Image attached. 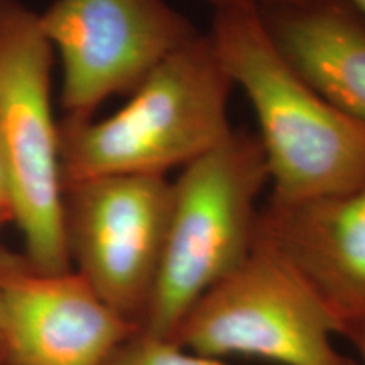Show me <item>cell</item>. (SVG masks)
Returning <instances> with one entry per match:
<instances>
[{"label":"cell","instance_id":"6da1fadb","mask_svg":"<svg viewBox=\"0 0 365 365\" xmlns=\"http://www.w3.org/2000/svg\"><path fill=\"white\" fill-rule=\"evenodd\" d=\"M208 36L257 117L271 203L307 202L365 182V120L340 110L299 75L259 9L215 11Z\"/></svg>","mask_w":365,"mask_h":365},{"label":"cell","instance_id":"52a82bcc","mask_svg":"<svg viewBox=\"0 0 365 365\" xmlns=\"http://www.w3.org/2000/svg\"><path fill=\"white\" fill-rule=\"evenodd\" d=\"M173 182L166 176H102L65 186L73 271L132 325H143L166 242Z\"/></svg>","mask_w":365,"mask_h":365},{"label":"cell","instance_id":"7c38bea8","mask_svg":"<svg viewBox=\"0 0 365 365\" xmlns=\"http://www.w3.org/2000/svg\"><path fill=\"white\" fill-rule=\"evenodd\" d=\"M212 6L215 11H225V9L235 7H252V9H272V7H291L304 6V4L319 2V0H203Z\"/></svg>","mask_w":365,"mask_h":365},{"label":"cell","instance_id":"9c48e42d","mask_svg":"<svg viewBox=\"0 0 365 365\" xmlns=\"http://www.w3.org/2000/svg\"><path fill=\"white\" fill-rule=\"evenodd\" d=\"M259 234L272 242L325 307L341 339L365 328V182L307 202L271 203Z\"/></svg>","mask_w":365,"mask_h":365},{"label":"cell","instance_id":"8fae6325","mask_svg":"<svg viewBox=\"0 0 365 365\" xmlns=\"http://www.w3.org/2000/svg\"><path fill=\"white\" fill-rule=\"evenodd\" d=\"M107 365H228L225 360L210 357L178 345L166 336L137 330L117 349Z\"/></svg>","mask_w":365,"mask_h":365},{"label":"cell","instance_id":"5bb4252c","mask_svg":"<svg viewBox=\"0 0 365 365\" xmlns=\"http://www.w3.org/2000/svg\"><path fill=\"white\" fill-rule=\"evenodd\" d=\"M352 345L357 350V364L365 365V328L359 333L357 339L352 341Z\"/></svg>","mask_w":365,"mask_h":365},{"label":"cell","instance_id":"ba28073f","mask_svg":"<svg viewBox=\"0 0 365 365\" xmlns=\"http://www.w3.org/2000/svg\"><path fill=\"white\" fill-rule=\"evenodd\" d=\"M4 365H107L139 327L108 307L78 272H43L0 254Z\"/></svg>","mask_w":365,"mask_h":365},{"label":"cell","instance_id":"9a60e30c","mask_svg":"<svg viewBox=\"0 0 365 365\" xmlns=\"http://www.w3.org/2000/svg\"><path fill=\"white\" fill-rule=\"evenodd\" d=\"M346 2H349L350 6L355 9V11L362 14L364 19H365V0H346Z\"/></svg>","mask_w":365,"mask_h":365},{"label":"cell","instance_id":"7a4b0ae2","mask_svg":"<svg viewBox=\"0 0 365 365\" xmlns=\"http://www.w3.org/2000/svg\"><path fill=\"white\" fill-rule=\"evenodd\" d=\"M232 81L210 36H196L140 81L112 115L59 122L63 182L120 175L166 176L232 135Z\"/></svg>","mask_w":365,"mask_h":365},{"label":"cell","instance_id":"277c9868","mask_svg":"<svg viewBox=\"0 0 365 365\" xmlns=\"http://www.w3.org/2000/svg\"><path fill=\"white\" fill-rule=\"evenodd\" d=\"M53 54L38 12L19 0H0V145L11 178V222L31 266L65 272L73 267L51 102Z\"/></svg>","mask_w":365,"mask_h":365},{"label":"cell","instance_id":"5b68a950","mask_svg":"<svg viewBox=\"0 0 365 365\" xmlns=\"http://www.w3.org/2000/svg\"><path fill=\"white\" fill-rule=\"evenodd\" d=\"M339 336L312 287L257 230L247 257L186 312L171 340L222 360L359 365L340 352Z\"/></svg>","mask_w":365,"mask_h":365},{"label":"cell","instance_id":"30bf717a","mask_svg":"<svg viewBox=\"0 0 365 365\" xmlns=\"http://www.w3.org/2000/svg\"><path fill=\"white\" fill-rule=\"evenodd\" d=\"M269 33L328 102L365 120V19L346 0L261 11Z\"/></svg>","mask_w":365,"mask_h":365},{"label":"cell","instance_id":"2e32d148","mask_svg":"<svg viewBox=\"0 0 365 365\" xmlns=\"http://www.w3.org/2000/svg\"><path fill=\"white\" fill-rule=\"evenodd\" d=\"M6 223L0 218V225ZM0 365H4V350H2V319H0Z\"/></svg>","mask_w":365,"mask_h":365},{"label":"cell","instance_id":"8992f818","mask_svg":"<svg viewBox=\"0 0 365 365\" xmlns=\"http://www.w3.org/2000/svg\"><path fill=\"white\" fill-rule=\"evenodd\" d=\"M39 26L63 68V120L83 122L130 93L200 31L166 0H53Z\"/></svg>","mask_w":365,"mask_h":365},{"label":"cell","instance_id":"3957f363","mask_svg":"<svg viewBox=\"0 0 365 365\" xmlns=\"http://www.w3.org/2000/svg\"><path fill=\"white\" fill-rule=\"evenodd\" d=\"M267 182L261 143L244 130L182 168L140 330L171 339L196 301L240 266L257 235V198Z\"/></svg>","mask_w":365,"mask_h":365},{"label":"cell","instance_id":"4fadbf2b","mask_svg":"<svg viewBox=\"0 0 365 365\" xmlns=\"http://www.w3.org/2000/svg\"><path fill=\"white\" fill-rule=\"evenodd\" d=\"M0 218L4 222H11V178H9L2 145H0Z\"/></svg>","mask_w":365,"mask_h":365}]
</instances>
